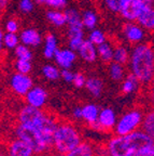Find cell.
<instances>
[{
    "instance_id": "4",
    "label": "cell",
    "mask_w": 154,
    "mask_h": 156,
    "mask_svg": "<svg viewBox=\"0 0 154 156\" xmlns=\"http://www.w3.org/2000/svg\"><path fill=\"white\" fill-rule=\"evenodd\" d=\"M83 141L80 128L70 120H58L53 134L52 150L68 154Z\"/></svg>"
},
{
    "instance_id": "9",
    "label": "cell",
    "mask_w": 154,
    "mask_h": 156,
    "mask_svg": "<svg viewBox=\"0 0 154 156\" xmlns=\"http://www.w3.org/2000/svg\"><path fill=\"white\" fill-rule=\"evenodd\" d=\"M34 87V80L29 74H22L15 72L10 77V88L15 95L24 98L32 88Z\"/></svg>"
},
{
    "instance_id": "13",
    "label": "cell",
    "mask_w": 154,
    "mask_h": 156,
    "mask_svg": "<svg viewBox=\"0 0 154 156\" xmlns=\"http://www.w3.org/2000/svg\"><path fill=\"white\" fill-rule=\"evenodd\" d=\"M19 39H21V44L30 47V48H38L43 41L42 35L34 27H27L21 30Z\"/></svg>"
},
{
    "instance_id": "3",
    "label": "cell",
    "mask_w": 154,
    "mask_h": 156,
    "mask_svg": "<svg viewBox=\"0 0 154 156\" xmlns=\"http://www.w3.org/2000/svg\"><path fill=\"white\" fill-rule=\"evenodd\" d=\"M16 119L18 124L34 127L40 130L46 138L52 141L55 128L59 120L56 116L45 112L43 108H37L28 104L23 105L19 108L16 115Z\"/></svg>"
},
{
    "instance_id": "39",
    "label": "cell",
    "mask_w": 154,
    "mask_h": 156,
    "mask_svg": "<svg viewBox=\"0 0 154 156\" xmlns=\"http://www.w3.org/2000/svg\"><path fill=\"white\" fill-rule=\"evenodd\" d=\"M73 77H75V72H72L70 68H68V69H62L60 71V78L66 83H72Z\"/></svg>"
},
{
    "instance_id": "10",
    "label": "cell",
    "mask_w": 154,
    "mask_h": 156,
    "mask_svg": "<svg viewBox=\"0 0 154 156\" xmlns=\"http://www.w3.org/2000/svg\"><path fill=\"white\" fill-rule=\"evenodd\" d=\"M8 156H38L35 151L23 140L12 136L2 144Z\"/></svg>"
},
{
    "instance_id": "45",
    "label": "cell",
    "mask_w": 154,
    "mask_h": 156,
    "mask_svg": "<svg viewBox=\"0 0 154 156\" xmlns=\"http://www.w3.org/2000/svg\"><path fill=\"white\" fill-rule=\"evenodd\" d=\"M3 37H5V32H3L2 27H0V53L5 49V46H3Z\"/></svg>"
},
{
    "instance_id": "43",
    "label": "cell",
    "mask_w": 154,
    "mask_h": 156,
    "mask_svg": "<svg viewBox=\"0 0 154 156\" xmlns=\"http://www.w3.org/2000/svg\"><path fill=\"white\" fill-rule=\"evenodd\" d=\"M72 116L75 120H82V106H77L73 108Z\"/></svg>"
},
{
    "instance_id": "24",
    "label": "cell",
    "mask_w": 154,
    "mask_h": 156,
    "mask_svg": "<svg viewBox=\"0 0 154 156\" xmlns=\"http://www.w3.org/2000/svg\"><path fill=\"white\" fill-rule=\"evenodd\" d=\"M81 16H82V24H83L84 29H86V30L89 32V30L97 27L99 22V17L95 10H92V9L84 10L81 13Z\"/></svg>"
},
{
    "instance_id": "1",
    "label": "cell",
    "mask_w": 154,
    "mask_h": 156,
    "mask_svg": "<svg viewBox=\"0 0 154 156\" xmlns=\"http://www.w3.org/2000/svg\"><path fill=\"white\" fill-rule=\"evenodd\" d=\"M152 143L153 140L139 129L128 134H114L107 140L106 146L110 156H138Z\"/></svg>"
},
{
    "instance_id": "34",
    "label": "cell",
    "mask_w": 154,
    "mask_h": 156,
    "mask_svg": "<svg viewBox=\"0 0 154 156\" xmlns=\"http://www.w3.org/2000/svg\"><path fill=\"white\" fill-rule=\"evenodd\" d=\"M36 3L39 5H45L50 9L55 10H64L67 8L68 0H35Z\"/></svg>"
},
{
    "instance_id": "25",
    "label": "cell",
    "mask_w": 154,
    "mask_h": 156,
    "mask_svg": "<svg viewBox=\"0 0 154 156\" xmlns=\"http://www.w3.org/2000/svg\"><path fill=\"white\" fill-rule=\"evenodd\" d=\"M46 20L49 23L56 27H64L67 25L65 11H62V10L50 9L46 12Z\"/></svg>"
},
{
    "instance_id": "29",
    "label": "cell",
    "mask_w": 154,
    "mask_h": 156,
    "mask_svg": "<svg viewBox=\"0 0 154 156\" xmlns=\"http://www.w3.org/2000/svg\"><path fill=\"white\" fill-rule=\"evenodd\" d=\"M60 69L57 65L54 64H45L41 68V73L45 79L50 81H56L60 78Z\"/></svg>"
},
{
    "instance_id": "11",
    "label": "cell",
    "mask_w": 154,
    "mask_h": 156,
    "mask_svg": "<svg viewBox=\"0 0 154 156\" xmlns=\"http://www.w3.org/2000/svg\"><path fill=\"white\" fill-rule=\"evenodd\" d=\"M25 103L37 108H44L49 100L48 91L41 86H34L24 97Z\"/></svg>"
},
{
    "instance_id": "47",
    "label": "cell",
    "mask_w": 154,
    "mask_h": 156,
    "mask_svg": "<svg viewBox=\"0 0 154 156\" xmlns=\"http://www.w3.org/2000/svg\"><path fill=\"white\" fill-rule=\"evenodd\" d=\"M42 156H67V154H63V153H58V152H55V151H50L48 152L46 154Z\"/></svg>"
},
{
    "instance_id": "32",
    "label": "cell",
    "mask_w": 154,
    "mask_h": 156,
    "mask_svg": "<svg viewBox=\"0 0 154 156\" xmlns=\"http://www.w3.org/2000/svg\"><path fill=\"white\" fill-rule=\"evenodd\" d=\"M87 39L89 41L93 42L95 46H99V44H104L108 40V37H107V34L100 28H94L89 30V36H87Z\"/></svg>"
},
{
    "instance_id": "40",
    "label": "cell",
    "mask_w": 154,
    "mask_h": 156,
    "mask_svg": "<svg viewBox=\"0 0 154 156\" xmlns=\"http://www.w3.org/2000/svg\"><path fill=\"white\" fill-rule=\"evenodd\" d=\"M95 156H110L107 149L106 143H99L96 144V147H95Z\"/></svg>"
},
{
    "instance_id": "28",
    "label": "cell",
    "mask_w": 154,
    "mask_h": 156,
    "mask_svg": "<svg viewBox=\"0 0 154 156\" xmlns=\"http://www.w3.org/2000/svg\"><path fill=\"white\" fill-rule=\"evenodd\" d=\"M130 2V0H102V5L110 13L119 14Z\"/></svg>"
},
{
    "instance_id": "48",
    "label": "cell",
    "mask_w": 154,
    "mask_h": 156,
    "mask_svg": "<svg viewBox=\"0 0 154 156\" xmlns=\"http://www.w3.org/2000/svg\"><path fill=\"white\" fill-rule=\"evenodd\" d=\"M0 156H8L7 152H5L3 145H0Z\"/></svg>"
},
{
    "instance_id": "36",
    "label": "cell",
    "mask_w": 154,
    "mask_h": 156,
    "mask_svg": "<svg viewBox=\"0 0 154 156\" xmlns=\"http://www.w3.org/2000/svg\"><path fill=\"white\" fill-rule=\"evenodd\" d=\"M36 1L35 0H19L18 9L23 14H30L34 11Z\"/></svg>"
},
{
    "instance_id": "27",
    "label": "cell",
    "mask_w": 154,
    "mask_h": 156,
    "mask_svg": "<svg viewBox=\"0 0 154 156\" xmlns=\"http://www.w3.org/2000/svg\"><path fill=\"white\" fill-rule=\"evenodd\" d=\"M141 130L145 131L154 142V107L145 114L143 122L141 125Z\"/></svg>"
},
{
    "instance_id": "21",
    "label": "cell",
    "mask_w": 154,
    "mask_h": 156,
    "mask_svg": "<svg viewBox=\"0 0 154 156\" xmlns=\"http://www.w3.org/2000/svg\"><path fill=\"white\" fill-rule=\"evenodd\" d=\"M126 65H123L118 62L112 61L108 64V76L114 83H121L127 75L126 73Z\"/></svg>"
},
{
    "instance_id": "16",
    "label": "cell",
    "mask_w": 154,
    "mask_h": 156,
    "mask_svg": "<svg viewBox=\"0 0 154 156\" xmlns=\"http://www.w3.org/2000/svg\"><path fill=\"white\" fill-rule=\"evenodd\" d=\"M59 49V41L55 34L48 33L43 38V50L42 54L46 60H52Z\"/></svg>"
},
{
    "instance_id": "6",
    "label": "cell",
    "mask_w": 154,
    "mask_h": 156,
    "mask_svg": "<svg viewBox=\"0 0 154 156\" xmlns=\"http://www.w3.org/2000/svg\"><path fill=\"white\" fill-rule=\"evenodd\" d=\"M146 113L140 107H134L123 113L118 119L114 128V134H128L141 128Z\"/></svg>"
},
{
    "instance_id": "18",
    "label": "cell",
    "mask_w": 154,
    "mask_h": 156,
    "mask_svg": "<svg viewBox=\"0 0 154 156\" xmlns=\"http://www.w3.org/2000/svg\"><path fill=\"white\" fill-rule=\"evenodd\" d=\"M142 83L134 74L129 73L121 81V93L124 95H130L138 92Z\"/></svg>"
},
{
    "instance_id": "23",
    "label": "cell",
    "mask_w": 154,
    "mask_h": 156,
    "mask_svg": "<svg viewBox=\"0 0 154 156\" xmlns=\"http://www.w3.org/2000/svg\"><path fill=\"white\" fill-rule=\"evenodd\" d=\"M95 147L96 144L91 141H83L67 154V156H95Z\"/></svg>"
},
{
    "instance_id": "2",
    "label": "cell",
    "mask_w": 154,
    "mask_h": 156,
    "mask_svg": "<svg viewBox=\"0 0 154 156\" xmlns=\"http://www.w3.org/2000/svg\"><path fill=\"white\" fill-rule=\"evenodd\" d=\"M128 67L142 85H149L154 77V47L149 42L132 46Z\"/></svg>"
},
{
    "instance_id": "12",
    "label": "cell",
    "mask_w": 154,
    "mask_h": 156,
    "mask_svg": "<svg viewBox=\"0 0 154 156\" xmlns=\"http://www.w3.org/2000/svg\"><path fill=\"white\" fill-rule=\"evenodd\" d=\"M78 53L77 51L70 49L69 47L67 48H59L56 52L55 56H54V61H55L56 65L60 68V69H68L71 68L77 61Z\"/></svg>"
},
{
    "instance_id": "49",
    "label": "cell",
    "mask_w": 154,
    "mask_h": 156,
    "mask_svg": "<svg viewBox=\"0 0 154 156\" xmlns=\"http://www.w3.org/2000/svg\"><path fill=\"white\" fill-rule=\"evenodd\" d=\"M153 2H154V0H153Z\"/></svg>"
},
{
    "instance_id": "35",
    "label": "cell",
    "mask_w": 154,
    "mask_h": 156,
    "mask_svg": "<svg viewBox=\"0 0 154 156\" xmlns=\"http://www.w3.org/2000/svg\"><path fill=\"white\" fill-rule=\"evenodd\" d=\"M15 72L22 74H29L32 69V61H26V60H16L14 63Z\"/></svg>"
},
{
    "instance_id": "30",
    "label": "cell",
    "mask_w": 154,
    "mask_h": 156,
    "mask_svg": "<svg viewBox=\"0 0 154 156\" xmlns=\"http://www.w3.org/2000/svg\"><path fill=\"white\" fill-rule=\"evenodd\" d=\"M67 25L66 26H79L82 24V16L79 10L75 8H66L65 9Z\"/></svg>"
},
{
    "instance_id": "26",
    "label": "cell",
    "mask_w": 154,
    "mask_h": 156,
    "mask_svg": "<svg viewBox=\"0 0 154 156\" xmlns=\"http://www.w3.org/2000/svg\"><path fill=\"white\" fill-rule=\"evenodd\" d=\"M130 50L123 44H114V52H113V61L121 63L123 65H127L129 61Z\"/></svg>"
},
{
    "instance_id": "15",
    "label": "cell",
    "mask_w": 154,
    "mask_h": 156,
    "mask_svg": "<svg viewBox=\"0 0 154 156\" xmlns=\"http://www.w3.org/2000/svg\"><path fill=\"white\" fill-rule=\"evenodd\" d=\"M78 56L85 63H95L98 60V54H97V46H95L93 42H91L89 39H85L83 44L80 46L77 50Z\"/></svg>"
},
{
    "instance_id": "22",
    "label": "cell",
    "mask_w": 154,
    "mask_h": 156,
    "mask_svg": "<svg viewBox=\"0 0 154 156\" xmlns=\"http://www.w3.org/2000/svg\"><path fill=\"white\" fill-rule=\"evenodd\" d=\"M113 52H114V44L111 41L107 40L104 44L97 46V54L98 58L102 63L107 64L113 61Z\"/></svg>"
},
{
    "instance_id": "38",
    "label": "cell",
    "mask_w": 154,
    "mask_h": 156,
    "mask_svg": "<svg viewBox=\"0 0 154 156\" xmlns=\"http://www.w3.org/2000/svg\"><path fill=\"white\" fill-rule=\"evenodd\" d=\"M87 77L81 72H77L75 73V77H73L72 85L73 87H75L77 89H82L85 87V83H86Z\"/></svg>"
},
{
    "instance_id": "46",
    "label": "cell",
    "mask_w": 154,
    "mask_h": 156,
    "mask_svg": "<svg viewBox=\"0 0 154 156\" xmlns=\"http://www.w3.org/2000/svg\"><path fill=\"white\" fill-rule=\"evenodd\" d=\"M10 3V0H0V11H3L8 8Z\"/></svg>"
},
{
    "instance_id": "41",
    "label": "cell",
    "mask_w": 154,
    "mask_h": 156,
    "mask_svg": "<svg viewBox=\"0 0 154 156\" xmlns=\"http://www.w3.org/2000/svg\"><path fill=\"white\" fill-rule=\"evenodd\" d=\"M149 91H148V99L151 102V104L154 106V77L152 78V80L150 81L149 85Z\"/></svg>"
},
{
    "instance_id": "8",
    "label": "cell",
    "mask_w": 154,
    "mask_h": 156,
    "mask_svg": "<svg viewBox=\"0 0 154 156\" xmlns=\"http://www.w3.org/2000/svg\"><path fill=\"white\" fill-rule=\"evenodd\" d=\"M122 34L127 44H141L146 40L147 30H146L138 22H125L122 27Z\"/></svg>"
},
{
    "instance_id": "42",
    "label": "cell",
    "mask_w": 154,
    "mask_h": 156,
    "mask_svg": "<svg viewBox=\"0 0 154 156\" xmlns=\"http://www.w3.org/2000/svg\"><path fill=\"white\" fill-rule=\"evenodd\" d=\"M132 2H134L135 5H137L138 7H140L141 9H145L146 7L150 5H153V0H132Z\"/></svg>"
},
{
    "instance_id": "14",
    "label": "cell",
    "mask_w": 154,
    "mask_h": 156,
    "mask_svg": "<svg viewBox=\"0 0 154 156\" xmlns=\"http://www.w3.org/2000/svg\"><path fill=\"white\" fill-rule=\"evenodd\" d=\"M84 38V27L83 25L79 26H67V44L70 49L77 51L80 48Z\"/></svg>"
},
{
    "instance_id": "5",
    "label": "cell",
    "mask_w": 154,
    "mask_h": 156,
    "mask_svg": "<svg viewBox=\"0 0 154 156\" xmlns=\"http://www.w3.org/2000/svg\"><path fill=\"white\" fill-rule=\"evenodd\" d=\"M13 136L26 142L38 156H42L52 150L53 141L46 138L40 130L34 127L17 122L13 129Z\"/></svg>"
},
{
    "instance_id": "37",
    "label": "cell",
    "mask_w": 154,
    "mask_h": 156,
    "mask_svg": "<svg viewBox=\"0 0 154 156\" xmlns=\"http://www.w3.org/2000/svg\"><path fill=\"white\" fill-rule=\"evenodd\" d=\"M5 30L7 33H18L19 32L18 20L14 19V17L8 19L5 23Z\"/></svg>"
},
{
    "instance_id": "7",
    "label": "cell",
    "mask_w": 154,
    "mask_h": 156,
    "mask_svg": "<svg viewBox=\"0 0 154 156\" xmlns=\"http://www.w3.org/2000/svg\"><path fill=\"white\" fill-rule=\"evenodd\" d=\"M116 122H118V118H116V114L113 108L104 107V108H100L98 120L91 129L93 131L110 133V132L114 131Z\"/></svg>"
},
{
    "instance_id": "20",
    "label": "cell",
    "mask_w": 154,
    "mask_h": 156,
    "mask_svg": "<svg viewBox=\"0 0 154 156\" xmlns=\"http://www.w3.org/2000/svg\"><path fill=\"white\" fill-rule=\"evenodd\" d=\"M84 88L93 98H100L104 92L105 83L100 77L91 76V77H87Z\"/></svg>"
},
{
    "instance_id": "31",
    "label": "cell",
    "mask_w": 154,
    "mask_h": 156,
    "mask_svg": "<svg viewBox=\"0 0 154 156\" xmlns=\"http://www.w3.org/2000/svg\"><path fill=\"white\" fill-rule=\"evenodd\" d=\"M13 51H14V56L16 60L32 61L34 55H32V51L30 47L25 46V44H19Z\"/></svg>"
},
{
    "instance_id": "33",
    "label": "cell",
    "mask_w": 154,
    "mask_h": 156,
    "mask_svg": "<svg viewBox=\"0 0 154 156\" xmlns=\"http://www.w3.org/2000/svg\"><path fill=\"white\" fill-rule=\"evenodd\" d=\"M21 44L18 33H5L3 37V46L7 50H14Z\"/></svg>"
},
{
    "instance_id": "19",
    "label": "cell",
    "mask_w": 154,
    "mask_h": 156,
    "mask_svg": "<svg viewBox=\"0 0 154 156\" xmlns=\"http://www.w3.org/2000/svg\"><path fill=\"white\" fill-rule=\"evenodd\" d=\"M149 33L154 32V5H150L142 10L137 21Z\"/></svg>"
},
{
    "instance_id": "17",
    "label": "cell",
    "mask_w": 154,
    "mask_h": 156,
    "mask_svg": "<svg viewBox=\"0 0 154 156\" xmlns=\"http://www.w3.org/2000/svg\"><path fill=\"white\" fill-rule=\"evenodd\" d=\"M100 108L95 103H87L82 106V122H84L89 128L94 126L98 120Z\"/></svg>"
},
{
    "instance_id": "44",
    "label": "cell",
    "mask_w": 154,
    "mask_h": 156,
    "mask_svg": "<svg viewBox=\"0 0 154 156\" xmlns=\"http://www.w3.org/2000/svg\"><path fill=\"white\" fill-rule=\"evenodd\" d=\"M138 156H154V142L148 147L147 150H145V151Z\"/></svg>"
}]
</instances>
